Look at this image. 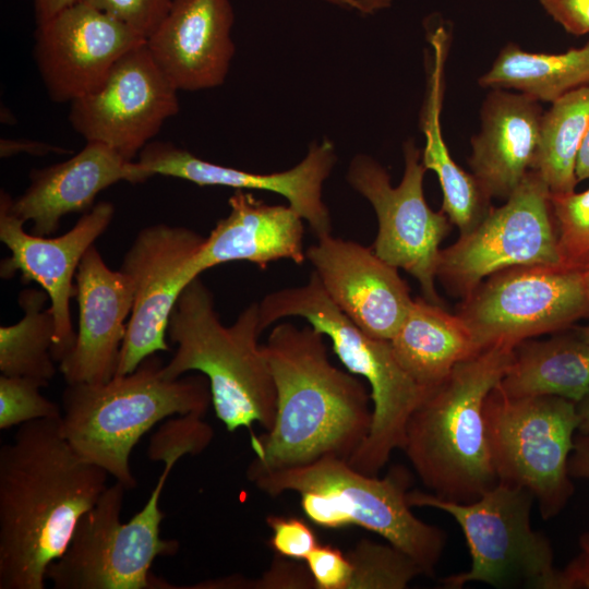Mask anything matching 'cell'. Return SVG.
<instances>
[{"label":"cell","mask_w":589,"mask_h":589,"mask_svg":"<svg viewBox=\"0 0 589 589\" xmlns=\"http://www.w3.org/2000/svg\"><path fill=\"white\" fill-rule=\"evenodd\" d=\"M259 303L224 325L214 297L196 277L181 292L169 318L167 336L177 345L163 374L178 378L196 371L206 376L216 417L229 432L254 423L266 431L276 416V388L259 337Z\"/></svg>","instance_id":"obj_5"},{"label":"cell","mask_w":589,"mask_h":589,"mask_svg":"<svg viewBox=\"0 0 589 589\" xmlns=\"http://www.w3.org/2000/svg\"><path fill=\"white\" fill-rule=\"evenodd\" d=\"M513 351L492 346L459 362L410 414L401 449L434 495L470 503L498 483L483 408Z\"/></svg>","instance_id":"obj_3"},{"label":"cell","mask_w":589,"mask_h":589,"mask_svg":"<svg viewBox=\"0 0 589 589\" xmlns=\"http://www.w3.org/2000/svg\"><path fill=\"white\" fill-rule=\"evenodd\" d=\"M389 341L400 366L425 388L441 383L459 362L480 351L457 313L423 297L413 299Z\"/></svg>","instance_id":"obj_25"},{"label":"cell","mask_w":589,"mask_h":589,"mask_svg":"<svg viewBox=\"0 0 589 589\" xmlns=\"http://www.w3.org/2000/svg\"><path fill=\"white\" fill-rule=\"evenodd\" d=\"M483 413L498 482L528 490L543 519L558 515L574 492L568 458L579 426L577 404L557 396L510 397L496 385Z\"/></svg>","instance_id":"obj_10"},{"label":"cell","mask_w":589,"mask_h":589,"mask_svg":"<svg viewBox=\"0 0 589 589\" xmlns=\"http://www.w3.org/2000/svg\"><path fill=\"white\" fill-rule=\"evenodd\" d=\"M75 288L79 328L59 370L67 384L104 383L117 373L134 286L121 269L109 268L92 245L79 265Z\"/></svg>","instance_id":"obj_20"},{"label":"cell","mask_w":589,"mask_h":589,"mask_svg":"<svg viewBox=\"0 0 589 589\" xmlns=\"http://www.w3.org/2000/svg\"><path fill=\"white\" fill-rule=\"evenodd\" d=\"M576 177L578 182L589 180V128L578 153L576 161Z\"/></svg>","instance_id":"obj_44"},{"label":"cell","mask_w":589,"mask_h":589,"mask_svg":"<svg viewBox=\"0 0 589 589\" xmlns=\"http://www.w3.org/2000/svg\"><path fill=\"white\" fill-rule=\"evenodd\" d=\"M479 85L514 89L539 103L552 104L589 85V40L561 53L529 52L508 44L479 79Z\"/></svg>","instance_id":"obj_28"},{"label":"cell","mask_w":589,"mask_h":589,"mask_svg":"<svg viewBox=\"0 0 589 589\" xmlns=\"http://www.w3.org/2000/svg\"><path fill=\"white\" fill-rule=\"evenodd\" d=\"M580 545L582 551L589 555V532L581 536Z\"/></svg>","instance_id":"obj_47"},{"label":"cell","mask_w":589,"mask_h":589,"mask_svg":"<svg viewBox=\"0 0 589 589\" xmlns=\"http://www.w3.org/2000/svg\"><path fill=\"white\" fill-rule=\"evenodd\" d=\"M411 507H432L449 514L462 530L471 556L470 568L441 580L459 589L480 581L494 587L562 589L561 570L553 564L548 538L533 530V495L526 489L498 482L470 503L447 501L431 492L409 491Z\"/></svg>","instance_id":"obj_9"},{"label":"cell","mask_w":589,"mask_h":589,"mask_svg":"<svg viewBox=\"0 0 589 589\" xmlns=\"http://www.w3.org/2000/svg\"><path fill=\"white\" fill-rule=\"evenodd\" d=\"M588 128L589 85L567 93L543 112L531 170L541 177L551 194L575 191L576 161Z\"/></svg>","instance_id":"obj_29"},{"label":"cell","mask_w":589,"mask_h":589,"mask_svg":"<svg viewBox=\"0 0 589 589\" xmlns=\"http://www.w3.org/2000/svg\"><path fill=\"white\" fill-rule=\"evenodd\" d=\"M347 555L352 565L349 589H404L424 575L412 557L392 544L361 540Z\"/></svg>","instance_id":"obj_31"},{"label":"cell","mask_w":589,"mask_h":589,"mask_svg":"<svg viewBox=\"0 0 589 589\" xmlns=\"http://www.w3.org/2000/svg\"><path fill=\"white\" fill-rule=\"evenodd\" d=\"M333 143H312L306 156L293 168L257 173L217 165L166 142H149L136 160L148 178L160 175L236 190H262L280 194L305 220L318 239L332 235L329 212L323 202V184L336 163Z\"/></svg>","instance_id":"obj_18"},{"label":"cell","mask_w":589,"mask_h":589,"mask_svg":"<svg viewBox=\"0 0 589 589\" xmlns=\"http://www.w3.org/2000/svg\"><path fill=\"white\" fill-rule=\"evenodd\" d=\"M47 292L26 288L20 292L23 317L0 327V371L7 376L49 381L56 374L52 345L56 332L53 314L45 309Z\"/></svg>","instance_id":"obj_30"},{"label":"cell","mask_w":589,"mask_h":589,"mask_svg":"<svg viewBox=\"0 0 589 589\" xmlns=\"http://www.w3.org/2000/svg\"><path fill=\"white\" fill-rule=\"evenodd\" d=\"M405 169L400 183L393 187L386 169L368 155L351 160L347 180L372 205L378 230L374 252L390 265L410 274L420 285L423 298L442 305L435 287L441 243L452 223L441 209L425 201L422 151L412 140L404 144Z\"/></svg>","instance_id":"obj_13"},{"label":"cell","mask_w":589,"mask_h":589,"mask_svg":"<svg viewBox=\"0 0 589 589\" xmlns=\"http://www.w3.org/2000/svg\"><path fill=\"white\" fill-rule=\"evenodd\" d=\"M261 328L289 316L305 318L327 336L347 370L365 378L371 388L372 423L368 436L348 462L376 476L395 449H401L406 424L430 388L414 382L398 363L390 341L361 329L328 297L317 275L266 294L259 303Z\"/></svg>","instance_id":"obj_8"},{"label":"cell","mask_w":589,"mask_h":589,"mask_svg":"<svg viewBox=\"0 0 589 589\" xmlns=\"http://www.w3.org/2000/svg\"><path fill=\"white\" fill-rule=\"evenodd\" d=\"M562 589L589 588V555L582 552L564 570H561Z\"/></svg>","instance_id":"obj_40"},{"label":"cell","mask_w":589,"mask_h":589,"mask_svg":"<svg viewBox=\"0 0 589 589\" xmlns=\"http://www.w3.org/2000/svg\"><path fill=\"white\" fill-rule=\"evenodd\" d=\"M61 418L23 423L0 448V589H44L49 565L108 486L109 473L63 436Z\"/></svg>","instance_id":"obj_1"},{"label":"cell","mask_w":589,"mask_h":589,"mask_svg":"<svg viewBox=\"0 0 589 589\" xmlns=\"http://www.w3.org/2000/svg\"><path fill=\"white\" fill-rule=\"evenodd\" d=\"M205 238L185 227L156 224L143 228L120 269L134 286V300L116 375L133 372L146 358L168 351L167 328L184 288L192 259Z\"/></svg>","instance_id":"obj_15"},{"label":"cell","mask_w":589,"mask_h":589,"mask_svg":"<svg viewBox=\"0 0 589 589\" xmlns=\"http://www.w3.org/2000/svg\"><path fill=\"white\" fill-rule=\"evenodd\" d=\"M146 39L81 1L37 25L34 55L49 97L72 103L96 88L115 63Z\"/></svg>","instance_id":"obj_17"},{"label":"cell","mask_w":589,"mask_h":589,"mask_svg":"<svg viewBox=\"0 0 589 589\" xmlns=\"http://www.w3.org/2000/svg\"><path fill=\"white\" fill-rule=\"evenodd\" d=\"M229 207V214L216 224L190 262L192 279L227 262L247 261L261 268L279 260L298 265L305 262L303 218L289 204H265L237 190Z\"/></svg>","instance_id":"obj_23"},{"label":"cell","mask_w":589,"mask_h":589,"mask_svg":"<svg viewBox=\"0 0 589 589\" xmlns=\"http://www.w3.org/2000/svg\"><path fill=\"white\" fill-rule=\"evenodd\" d=\"M19 153H27L31 155H47L50 153H67V149L57 147L47 143L28 141V140H1L0 155L9 157Z\"/></svg>","instance_id":"obj_39"},{"label":"cell","mask_w":589,"mask_h":589,"mask_svg":"<svg viewBox=\"0 0 589 589\" xmlns=\"http://www.w3.org/2000/svg\"><path fill=\"white\" fill-rule=\"evenodd\" d=\"M577 410L579 414V426L578 430L580 434L589 433V395L577 404Z\"/></svg>","instance_id":"obj_45"},{"label":"cell","mask_w":589,"mask_h":589,"mask_svg":"<svg viewBox=\"0 0 589 589\" xmlns=\"http://www.w3.org/2000/svg\"><path fill=\"white\" fill-rule=\"evenodd\" d=\"M363 14L373 13L389 5L390 0H327Z\"/></svg>","instance_id":"obj_43"},{"label":"cell","mask_w":589,"mask_h":589,"mask_svg":"<svg viewBox=\"0 0 589 589\" xmlns=\"http://www.w3.org/2000/svg\"><path fill=\"white\" fill-rule=\"evenodd\" d=\"M543 112L538 100L519 92L491 88L486 95L469 166L490 199L509 197L532 169Z\"/></svg>","instance_id":"obj_24"},{"label":"cell","mask_w":589,"mask_h":589,"mask_svg":"<svg viewBox=\"0 0 589 589\" xmlns=\"http://www.w3.org/2000/svg\"><path fill=\"white\" fill-rule=\"evenodd\" d=\"M147 39L167 16L172 0H79Z\"/></svg>","instance_id":"obj_34"},{"label":"cell","mask_w":589,"mask_h":589,"mask_svg":"<svg viewBox=\"0 0 589 589\" xmlns=\"http://www.w3.org/2000/svg\"><path fill=\"white\" fill-rule=\"evenodd\" d=\"M545 12L567 33H589V0H539Z\"/></svg>","instance_id":"obj_38"},{"label":"cell","mask_w":589,"mask_h":589,"mask_svg":"<svg viewBox=\"0 0 589 589\" xmlns=\"http://www.w3.org/2000/svg\"><path fill=\"white\" fill-rule=\"evenodd\" d=\"M197 434L179 424L163 425L152 436L147 455L164 461V470L144 507L128 522L121 509L127 486L120 481L106 488L96 504L79 520L64 553L46 572L56 589L156 588L149 569L157 556L178 552L179 542L160 537L165 514L159 498L175 464L199 455Z\"/></svg>","instance_id":"obj_4"},{"label":"cell","mask_w":589,"mask_h":589,"mask_svg":"<svg viewBox=\"0 0 589 589\" xmlns=\"http://www.w3.org/2000/svg\"><path fill=\"white\" fill-rule=\"evenodd\" d=\"M266 524L272 530L268 544L279 556L304 561L320 544L313 529L300 518L271 515Z\"/></svg>","instance_id":"obj_35"},{"label":"cell","mask_w":589,"mask_h":589,"mask_svg":"<svg viewBox=\"0 0 589 589\" xmlns=\"http://www.w3.org/2000/svg\"><path fill=\"white\" fill-rule=\"evenodd\" d=\"M497 387L510 397L557 396L578 404L589 395V344L578 336L521 341Z\"/></svg>","instance_id":"obj_27"},{"label":"cell","mask_w":589,"mask_h":589,"mask_svg":"<svg viewBox=\"0 0 589 589\" xmlns=\"http://www.w3.org/2000/svg\"><path fill=\"white\" fill-rule=\"evenodd\" d=\"M11 199L1 191L0 240L11 254L1 261L0 276L7 279L20 273L23 283L35 281L47 292L56 324L52 357L60 363L76 336L70 315V300L76 291L73 280L83 255L111 223L115 207L109 202L97 203L68 232L50 238L27 233L25 221L10 208Z\"/></svg>","instance_id":"obj_16"},{"label":"cell","mask_w":589,"mask_h":589,"mask_svg":"<svg viewBox=\"0 0 589 589\" xmlns=\"http://www.w3.org/2000/svg\"><path fill=\"white\" fill-rule=\"evenodd\" d=\"M178 92L145 43L123 55L96 88L71 103L69 120L86 142L103 143L134 160L178 113Z\"/></svg>","instance_id":"obj_14"},{"label":"cell","mask_w":589,"mask_h":589,"mask_svg":"<svg viewBox=\"0 0 589 589\" xmlns=\"http://www.w3.org/2000/svg\"><path fill=\"white\" fill-rule=\"evenodd\" d=\"M324 337L311 325L284 322L262 345L276 388V416L266 433L251 435L255 457L248 479L325 456L349 460L368 436L371 394L354 374L330 362Z\"/></svg>","instance_id":"obj_2"},{"label":"cell","mask_w":589,"mask_h":589,"mask_svg":"<svg viewBox=\"0 0 589 589\" xmlns=\"http://www.w3.org/2000/svg\"><path fill=\"white\" fill-rule=\"evenodd\" d=\"M147 179L136 160L124 158L103 143L86 142L68 160L33 170L29 185L17 199H11L10 208L25 223H33L34 235L49 237L58 230L63 216L88 212L97 194L108 187Z\"/></svg>","instance_id":"obj_22"},{"label":"cell","mask_w":589,"mask_h":589,"mask_svg":"<svg viewBox=\"0 0 589 589\" xmlns=\"http://www.w3.org/2000/svg\"><path fill=\"white\" fill-rule=\"evenodd\" d=\"M569 476L589 479V433L574 441L573 454L568 458Z\"/></svg>","instance_id":"obj_41"},{"label":"cell","mask_w":589,"mask_h":589,"mask_svg":"<svg viewBox=\"0 0 589 589\" xmlns=\"http://www.w3.org/2000/svg\"><path fill=\"white\" fill-rule=\"evenodd\" d=\"M48 384L23 376L0 375V429L45 418L62 417V410L40 394Z\"/></svg>","instance_id":"obj_33"},{"label":"cell","mask_w":589,"mask_h":589,"mask_svg":"<svg viewBox=\"0 0 589 589\" xmlns=\"http://www.w3.org/2000/svg\"><path fill=\"white\" fill-rule=\"evenodd\" d=\"M585 278H586V283L589 287V272L588 273H585Z\"/></svg>","instance_id":"obj_48"},{"label":"cell","mask_w":589,"mask_h":589,"mask_svg":"<svg viewBox=\"0 0 589 589\" xmlns=\"http://www.w3.org/2000/svg\"><path fill=\"white\" fill-rule=\"evenodd\" d=\"M304 561L316 589H349L352 565L339 549L318 544Z\"/></svg>","instance_id":"obj_36"},{"label":"cell","mask_w":589,"mask_h":589,"mask_svg":"<svg viewBox=\"0 0 589 589\" xmlns=\"http://www.w3.org/2000/svg\"><path fill=\"white\" fill-rule=\"evenodd\" d=\"M225 588H255V589H311L314 587L313 578L308 569L277 557L260 579L244 580L238 577L224 579Z\"/></svg>","instance_id":"obj_37"},{"label":"cell","mask_w":589,"mask_h":589,"mask_svg":"<svg viewBox=\"0 0 589 589\" xmlns=\"http://www.w3.org/2000/svg\"><path fill=\"white\" fill-rule=\"evenodd\" d=\"M457 314L478 349L516 345L589 318L585 274L563 266H515L484 279Z\"/></svg>","instance_id":"obj_11"},{"label":"cell","mask_w":589,"mask_h":589,"mask_svg":"<svg viewBox=\"0 0 589 589\" xmlns=\"http://www.w3.org/2000/svg\"><path fill=\"white\" fill-rule=\"evenodd\" d=\"M432 48L426 95L420 116V128L425 139L422 164L426 170L436 173L443 194L442 211L458 228L459 235H464L486 216L492 208L491 199L473 175L455 163L444 141L440 117L447 45L443 40H435Z\"/></svg>","instance_id":"obj_26"},{"label":"cell","mask_w":589,"mask_h":589,"mask_svg":"<svg viewBox=\"0 0 589 589\" xmlns=\"http://www.w3.org/2000/svg\"><path fill=\"white\" fill-rule=\"evenodd\" d=\"M577 336L582 339L584 341L589 344V324L586 326H582L579 330Z\"/></svg>","instance_id":"obj_46"},{"label":"cell","mask_w":589,"mask_h":589,"mask_svg":"<svg viewBox=\"0 0 589 589\" xmlns=\"http://www.w3.org/2000/svg\"><path fill=\"white\" fill-rule=\"evenodd\" d=\"M249 481L271 496L299 493L302 510L313 524L364 528L412 557L424 575H434L446 534L411 512L407 501L411 476L402 466L377 478L356 470L346 459L325 456L308 465L261 472Z\"/></svg>","instance_id":"obj_7"},{"label":"cell","mask_w":589,"mask_h":589,"mask_svg":"<svg viewBox=\"0 0 589 589\" xmlns=\"http://www.w3.org/2000/svg\"><path fill=\"white\" fill-rule=\"evenodd\" d=\"M79 0H34L37 25L45 23L65 8Z\"/></svg>","instance_id":"obj_42"},{"label":"cell","mask_w":589,"mask_h":589,"mask_svg":"<svg viewBox=\"0 0 589 589\" xmlns=\"http://www.w3.org/2000/svg\"><path fill=\"white\" fill-rule=\"evenodd\" d=\"M305 252L335 304L366 334L390 340L413 302L398 268L373 249L332 235Z\"/></svg>","instance_id":"obj_19"},{"label":"cell","mask_w":589,"mask_h":589,"mask_svg":"<svg viewBox=\"0 0 589 589\" xmlns=\"http://www.w3.org/2000/svg\"><path fill=\"white\" fill-rule=\"evenodd\" d=\"M561 266L589 272V189L550 195Z\"/></svg>","instance_id":"obj_32"},{"label":"cell","mask_w":589,"mask_h":589,"mask_svg":"<svg viewBox=\"0 0 589 589\" xmlns=\"http://www.w3.org/2000/svg\"><path fill=\"white\" fill-rule=\"evenodd\" d=\"M232 24L230 0H172L146 46L178 91L213 88L224 83L235 53Z\"/></svg>","instance_id":"obj_21"},{"label":"cell","mask_w":589,"mask_h":589,"mask_svg":"<svg viewBox=\"0 0 589 589\" xmlns=\"http://www.w3.org/2000/svg\"><path fill=\"white\" fill-rule=\"evenodd\" d=\"M153 354L131 373L104 383L67 384L61 430L85 460L105 469L128 490L136 488L130 455L156 423L178 414H205L212 402L205 375L168 378Z\"/></svg>","instance_id":"obj_6"},{"label":"cell","mask_w":589,"mask_h":589,"mask_svg":"<svg viewBox=\"0 0 589 589\" xmlns=\"http://www.w3.org/2000/svg\"><path fill=\"white\" fill-rule=\"evenodd\" d=\"M550 191L533 170L500 207L440 253L436 279L468 297L491 275L515 266H561Z\"/></svg>","instance_id":"obj_12"}]
</instances>
